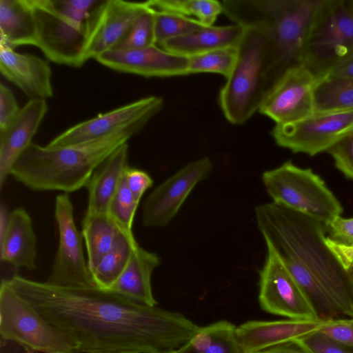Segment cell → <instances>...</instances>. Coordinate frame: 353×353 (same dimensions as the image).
Wrapping results in <instances>:
<instances>
[{
  "instance_id": "6da1fadb",
  "label": "cell",
  "mask_w": 353,
  "mask_h": 353,
  "mask_svg": "<svg viewBox=\"0 0 353 353\" xmlns=\"http://www.w3.org/2000/svg\"><path fill=\"white\" fill-rule=\"evenodd\" d=\"M9 281L65 337L75 353H170L199 328L180 313L96 285H57L19 275Z\"/></svg>"
},
{
  "instance_id": "7a4b0ae2",
  "label": "cell",
  "mask_w": 353,
  "mask_h": 353,
  "mask_svg": "<svg viewBox=\"0 0 353 353\" xmlns=\"http://www.w3.org/2000/svg\"><path fill=\"white\" fill-rule=\"evenodd\" d=\"M265 243L275 250L319 320L353 319V280L322 223L274 202L255 208Z\"/></svg>"
},
{
  "instance_id": "3957f363",
  "label": "cell",
  "mask_w": 353,
  "mask_h": 353,
  "mask_svg": "<svg viewBox=\"0 0 353 353\" xmlns=\"http://www.w3.org/2000/svg\"><path fill=\"white\" fill-rule=\"evenodd\" d=\"M323 0H223L235 24L262 33L269 48L268 90L283 72L302 63L309 34Z\"/></svg>"
},
{
  "instance_id": "277c9868",
  "label": "cell",
  "mask_w": 353,
  "mask_h": 353,
  "mask_svg": "<svg viewBox=\"0 0 353 353\" xmlns=\"http://www.w3.org/2000/svg\"><path fill=\"white\" fill-rule=\"evenodd\" d=\"M137 134L133 130L123 131L58 148L32 142L18 158L10 175L34 191L72 192L87 186L97 168Z\"/></svg>"
},
{
  "instance_id": "5b68a950",
  "label": "cell",
  "mask_w": 353,
  "mask_h": 353,
  "mask_svg": "<svg viewBox=\"0 0 353 353\" xmlns=\"http://www.w3.org/2000/svg\"><path fill=\"white\" fill-rule=\"evenodd\" d=\"M101 0H30L37 43L50 61L81 67L88 21Z\"/></svg>"
},
{
  "instance_id": "8992f818",
  "label": "cell",
  "mask_w": 353,
  "mask_h": 353,
  "mask_svg": "<svg viewBox=\"0 0 353 353\" xmlns=\"http://www.w3.org/2000/svg\"><path fill=\"white\" fill-rule=\"evenodd\" d=\"M236 50L235 65L219 92V103L225 119L241 125L259 111L268 91L270 58L266 38L251 28H245Z\"/></svg>"
},
{
  "instance_id": "52a82bcc",
  "label": "cell",
  "mask_w": 353,
  "mask_h": 353,
  "mask_svg": "<svg viewBox=\"0 0 353 353\" xmlns=\"http://www.w3.org/2000/svg\"><path fill=\"white\" fill-rule=\"evenodd\" d=\"M261 179L272 202L325 226L343 212L340 201L310 168H302L288 161L263 172Z\"/></svg>"
},
{
  "instance_id": "ba28073f",
  "label": "cell",
  "mask_w": 353,
  "mask_h": 353,
  "mask_svg": "<svg viewBox=\"0 0 353 353\" xmlns=\"http://www.w3.org/2000/svg\"><path fill=\"white\" fill-rule=\"evenodd\" d=\"M353 50V0H323L312 23L302 63L320 79Z\"/></svg>"
},
{
  "instance_id": "9c48e42d",
  "label": "cell",
  "mask_w": 353,
  "mask_h": 353,
  "mask_svg": "<svg viewBox=\"0 0 353 353\" xmlns=\"http://www.w3.org/2000/svg\"><path fill=\"white\" fill-rule=\"evenodd\" d=\"M0 334L28 350L41 353H75L65 337L12 287L0 286Z\"/></svg>"
},
{
  "instance_id": "30bf717a",
  "label": "cell",
  "mask_w": 353,
  "mask_h": 353,
  "mask_svg": "<svg viewBox=\"0 0 353 353\" xmlns=\"http://www.w3.org/2000/svg\"><path fill=\"white\" fill-rule=\"evenodd\" d=\"M353 132V108L315 112L297 122L275 125L271 134L280 147L315 156Z\"/></svg>"
},
{
  "instance_id": "8fae6325",
  "label": "cell",
  "mask_w": 353,
  "mask_h": 353,
  "mask_svg": "<svg viewBox=\"0 0 353 353\" xmlns=\"http://www.w3.org/2000/svg\"><path fill=\"white\" fill-rule=\"evenodd\" d=\"M163 107V99L160 97L140 99L70 127L46 146L77 145L127 130L138 134Z\"/></svg>"
},
{
  "instance_id": "7c38bea8",
  "label": "cell",
  "mask_w": 353,
  "mask_h": 353,
  "mask_svg": "<svg viewBox=\"0 0 353 353\" xmlns=\"http://www.w3.org/2000/svg\"><path fill=\"white\" fill-rule=\"evenodd\" d=\"M319 79L299 64L285 70L267 91L259 112L276 125L294 123L315 112V90Z\"/></svg>"
},
{
  "instance_id": "4fadbf2b",
  "label": "cell",
  "mask_w": 353,
  "mask_h": 353,
  "mask_svg": "<svg viewBox=\"0 0 353 353\" xmlns=\"http://www.w3.org/2000/svg\"><path fill=\"white\" fill-rule=\"evenodd\" d=\"M59 246L46 282L57 285H96L84 256L82 234L76 227L68 193L56 197Z\"/></svg>"
},
{
  "instance_id": "5bb4252c",
  "label": "cell",
  "mask_w": 353,
  "mask_h": 353,
  "mask_svg": "<svg viewBox=\"0 0 353 353\" xmlns=\"http://www.w3.org/2000/svg\"><path fill=\"white\" fill-rule=\"evenodd\" d=\"M266 247L265 261L259 272L261 308L290 319L319 320L277 253L269 244Z\"/></svg>"
},
{
  "instance_id": "9a60e30c",
  "label": "cell",
  "mask_w": 353,
  "mask_h": 353,
  "mask_svg": "<svg viewBox=\"0 0 353 353\" xmlns=\"http://www.w3.org/2000/svg\"><path fill=\"white\" fill-rule=\"evenodd\" d=\"M212 169V161L205 157L188 163L156 187L143 204V225L161 228L168 225L194 188L205 179Z\"/></svg>"
},
{
  "instance_id": "2e32d148",
  "label": "cell",
  "mask_w": 353,
  "mask_h": 353,
  "mask_svg": "<svg viewBox=\"0 0 353 353\" xmlns=\"http://www.w3.org/2000/svg\"><path fill=\"white\" fill-rule=\"evenodd\" d=\"M147 8V1L101 0L88 23L82 65L89 59H96L113 49Z\"/></svg>"
},
{
  "instance_id": "e0dca14e",
  "label": "cell",
  "mask_w": 353,
  "mask_h": 353,
  "mask_svg": "<svg viewBox=\"0 0 353 353\" xmlns=\"http://www.w3.org/2000/svg\"><path fill=\"white\" fill-rule=\"evenodd\" d=\"M96 60L115 71L145 77L189 74L188 57L172 53L157 45L130 50H110Z\"/></svg>"
},
{
  "instance_id": "ac0fdd59",
  "label": "cell",
  "mask_w": 353,
  "mask_h": 353,
  "mask_svg": "<svg viewBox=\"0 0 353 353\" xmlns=\"http://www.w3.org/2000/svg\"><path fill=\"white\" fill-rule=\"evenodd\" d=\"M325 322L323 320L290 319L248 321L236 327V334L243 353H260L319 330Z\"/></svg>"
},
{
  "instance_id": "d6986e66",
  "label": "cell",
  "mask_w": 353,
  "mask_h": 353,
  "mask_svg": "<svg viewBox=\"0 0 353 353\" xmlns=\"http://www.w3.org/2000/svg\"><path fill=\"white\" fill-rule=\"evenodd\" d=\"M0 71L30 99L46 100L53 96L51 68L39 57L0 44Z\"/></svg>"
},
{
  "instance_id": "ffe728a7",
  "label": "cell",
  "mask_w": 353,
  "mask_h": 353,
  "mask_svg": "<svg viewBox=\"0 0 353 353\" xmlns=\"http://www.w3.org/2000/svg\"><path fill=\"white\" fill-rule=\"evenodd\" d=\"M48 110L46 100L30 99L15 120L0 133V188L3 189L15 162L32 143V139Z\"/></svg>"
},
{
  "instance_id": "44dd1931",
  "label": "cell",
  "mask_w": 353,
  "mask_h": 353,
  "mask_svg": "<svg viewBox=\"0 0 353 353\" xmlns=\"http://www.w3.org/2000/svg\"><path fill=\"white\" fill-rule=\"evenodd\" d=\"M160 264L161 259L157 254L138 244L125 270L108 290L143 305L156 306L157 302L152 294L151 276Z\"/></svg>"
},
{
  "instance_id": "7402d4cb",
  "label": "cell",
  "mask_w": 353,
  "mask_h": 353,
  "mask_svg": "<svg viewBox=\"0 0 353 353\" xmlns=\"http://www.w3.org/2000/svg\"><path fill=\"white\" fill-rule=\"evenodd\" d=\"M0 256L16 270L37 268V236L31 216L23 208L11 212L8 231L0 242Z\"/></svg>"
},
{
  "instance_id": "603a6c76",
  "label": "cell",
  "mask_w": 353,
  "mask_h": 353,
  "mask_svg": "<svg viewBox=\"0 0 353 353\" xmlns=\"http://www.w3.org/2000/svg\"><path fill=\"white\" fill-rule=\"evenodd\" d=\"M127 143L117 148L94 171L88 184L85 213L108 214L109 205L122 179L128 163Z\"/></svg>"
},
{
  "instance_id": "cb8c5ba5",
  "label": "cell",
  "mask_w": 353,
  "mask_h": 353,
  "mask_svg": "<svg viewBox=\"0 0 353 353\" xmlns=\"http://www.w3.org/2000/svg\"><path fill=\"white\" fill-rule=\"evenodd\" d=\"M245 28L238 24L204 26L190 34L169 39L160 48L181 56L190 57L220 48H236Z\"/></svg>"
},
{
  "instance_id": "d4e9b609",
  "label": "cell",
  "mask_w": 353,
  "mask_h": 353,
  "mask_svg": "<svg viewBox=\"0 0 353 353\" xmlns=\"http://www.w3.org/2000/svg\"><path fill=\"white\" fill-rule=\"evenodd\" d=\"M0 44L12 49L34 46L37 32L30 0H0Z\"/></svg>"
},
{
  "instance_id": "484cf974",
  "label": "cell",
  "mask_w": 353,
  "mask_h": 353,
  "mask_svg": "<svg viewBox=\"0 0 353 353\" xmlns=\"http://www.w3.org/2000/svg\"><path fill=\"white\" fill-rule=\"evenodd\" d=\"M88 265L92 272L123 232L115 221L105 213H85L82 221ZM92 274V273H91Z\"/></svg>"
},
{
  "instance_id": "4316f807",
  "label": "cell",
  "mask_w": 353,
  "mask_h": 353,
  "mask_svg": "<svg viewBox=\"0 0 353 353\" xmlns=\"http://www.w3.org/2000/svg\"><path fill=\"white\" fill-rule=\"evenodd\" d=\"M236 327L222 320L199 327L176 353H243L239 343Z\"/></svg>"
},
{
  "instance_id": "83f0119b",
  "label": "cell",
  "mask_w": 353,
  "mask_h": 353,
  "mask_svg": "<svg viewBox=\"0 0 353 353\" xmlns=\"http://www.w3.org/2000/svg\"><path fill=\"white\" fill-rule=\"evenodd\" d=\"M137 245L134 237H129L121 232L110 251L91 272L96 286L110 290L125 270Z\"/></svg>"
},
{
  "instance_id": "f1b7e54d",
  "label": "cell",
  "mask_w": 353,
  "mask_h": 353,
  "mask_svg": "<svg viewBox=\"0 0 353 353\" xmlns=\"http://www.w3.org/2000/svg\"><path fill=\"white\" fill-rule=\"evenodd\" d=\"M154 10L176 13L192 18L205 26H213L217 17L223 12L221 1L216 0H150Z\"/></svg>"
},
{
  "instance_id": "f546056e",
  "label": "cell",
  "mask_w": 353,
  "mask_h": 353,
  "mask_svg": "<svg viewBox=\"0 0 353 353\" xmlns=\"http://www.w3.org/2000/svg\"><path fill=\"white\" fill-rule=\"evenodd\" d=\"M315 112L353 108V79H320L315 90Z\"/></svg>"
},
{
  "instance_id": "4dcf8cb0",
  "label": "cell",
  "mask_w": 353,
  "mask_h": 353,
  "mask_svg": "<svg viewBox=\"0 0 353 353\" xmlns=\"http://www.w3.org/2000/svg\"><path fill=\"white\" fill-rule=\"evenodd\" d=\"M237 57L236 48H220L188 57V73H216L228 79Z\"/></svg>"
},
{
  "instance_id": "1f68e13d",
  "label": "cell",
  "mask_w": 353,
  "mask_h": 353,
  "mask_svg": "<svg viewBox=\"0 0 353 353\" xmlns=\"http://www.w3.org/2000/svg\"><path fill=\"white\" fill-rule=\"evenodd\" d=\"M154 12L155 42L159 46L169 39L190 34L205 26L194 18L166 11Z\"/></svg>"
},
{
  "instance_id": "d6a6232c",
  "label": "cell",
  "mask_w": 353,
  "mask_h": 353,
  "mask_svg": "<svg viewBox=\"0 0 353 353\" xmlns=\"http://www.w3.org/2000/svg\"><path fill=\"white\" fill-rule=\"evenodd\" d=\"M154 45H156L154 12L148 3V8L137 17L123 38L112 50H136Z\"/></svg>"
},
{
  "instance_id": "836d02e7",
  "label": "cell",
  "mask_w": 353,
  "mask_h": 353,
  "mask_svg": "<svg viewBox=\"0 0 353 353\" xmlns=\"http://www.w3.org/2000/svg\"><path fill=\"white\" fill-rule=\"evenodd\" d=\"M139 204V202L135 199L129 190L123 175L110 201L108 214L129 237H134L132 232V225Z\"/></svg>"
},
{
  "instance_id": "e575fe53",
  "label": "cell",
  "mask_w": 353,
  "mask_h": 353,
  "mask_svg": "<svg viewBox=\"0 0 353 353\" xmlns=\"http://www.w3.org/2000/svg\"><path fill=\"white\" fill-rule=\"evenodd\" d=\"M295 341L310 353H353V348L336 342L319 330Z\"/></svg>"
},
{
  "instance_id": "d590c367",
  "label": "cell",
  "mask_w": 353,
  "mask_h": 353,
  "mask_svg": "<svg viewBox=\"0 0 353 353\" xmlns=\"http://www.w3.org/2000/svg\"><path fill=\"white\" fill-rule=\"evenodd\" d=\"M327 152L334 159L337 169L353 180V132L334 145Z\"/></svg>"
},
{
  "instance_id": "8d00e7d4",
  "label": "cell",
  "mask_w": 353,
  "mask_h": 353,
  "mask_svg": "<svg viewBox=\"0 0 353 353\" xmlns=\"http://www.w3.org/2000/svg\"><path fill=\"white\" fill-rule=\"evenodd\" d=\"M319 331L336 342L353 348L352 318L327 320Z\"/></svg>"
},
{
  "instance_id": "74e56055",
  "label": "cell",
  "mask_w": 353,
  "mask_h": 353,
  "mask_svg": "<svg viewBox=\"0 0 353 353\" xmlns=\"http://www.w3.org/2000/svg\"><path fill=\"white\" fill-rule=\"evenodd\" d=\"M17 101L9 88L0 83V133L6 131L20 112Z\"/></svg>"
},
{
  "instance_id": "f35d334b",
  "label": "cell",
  "mask_w": 353,
  "mask_h": 353,
  "mask_svg": "<svg viewBox=\"0 0 353 353\" xmlns=\"http://www.w3.org/2000/svg\"><path fill=\"white\" fill-rule=\"evenodd\" d=\"M328 236L334 243L347 247H353V217L335 218L325 226Z\"/></svg>"
},
{
  "instance_id": "ab89813d",
  "label": "cell",
  "mask_w": 353,
  "mask_h": 353,
  "mask_svg": "<svg viewBox=\"0 0 353 353\" xmlns=\"http://www.w3.org/2000/svg\"><path fill=\"white\" fill-rule=\"evenodd\" d=\"M124 176L129 190L139 202L145 191L153 185L151 176L144 170L138 168L128 166Z\"/></svg>"
},
{
  "instance_id": "60d3db41",
  "label": "cell",
  "mask_w": 353,
  "mask_h": 353,
  "mask_svg": "<svg viewBox=\"0 0 353 353\" xmlns=\"http://www.w3.org/2000/svg\"><path fill=\"white\" fill-rule=\"evenodd\" d=\"M321 79H353V50L333 65Z\"/></svg>"
},
{
  "instance_id": "b9f144b4",
  "label": "cell",
  "mask_w": 353,
  "mask_h": 353,
  "mask_svg": "<svg viewBox=\"0 0 353 353\" xmlns=\"http://www.w3.org/2000/svg\"><path fill=\"white\" fill-rule=\"evenodd\" d=\"M260 353H310L296 341L279 344Z\"/></svg>"
},
{
  "instance_id": "7bdbcfd3",
  "label": "cell",
  "mask_w": 353,
  "mask_h": 353,
  "mask_svg": "<svg viewBox=\"0 0 353 353\" xmlns=\"http://www.w3.org/2000/svg\"><path fill=\"white\" fill-rule=\"evenodd\" d=\"M330 245L334 248L345 265L349 267L353 264V247L337 244L328 237Z\"/></svg>"
},
{
  "instance_id": "ee69618b",
  "label": "cell",
  "mask_w": 353,
  "mask_h": 353,
  "mask_svg": "<svg viewBox=\"0 0 353 353\" xmlns=\"http://www.w3.org/2000/svg\"><path fill=\"white\" fill-rule=\"evenodd\" d=\"M10 214L6 203L2 201L0 204V242L3 239L10 221Z\"/></svg>"
},
{
  "instance_id": "f6af8a7d",
  "label": "cell",
  "mask_w": 353,
  "mask_h": 353,
  "mask_svg": "<svg viewBox=\"0 0 353 353\" xmlns=\"http://www.w3.org/2000/svg\"><path fill=\"white\" fill-rule=\"evenodd\" d=\"M350 272L353 280V265L349 267Z\"/></svg>"
},
{
  "instance_id": "bcb514c9",
  "label": "cell",
  "mask_w": 353,
  "mask_h": 353,
  "mask_svg": "<svg viewBox=\"0 0 353 353\" xmlns=\"http://www.w3.org/2000/svg\"><path fill=\"white\" fill-rule=\"evenodd\" d=\"M170 353H176L175 352H170Z\"/></svg>"
},
{
  "instance_id": "7dc6e473",
  "label": "cell",
  "mask_w": 353,
  "mask_h": 353,
  "mask_svg": "<svg viewBox=\"0 0 353 353\" xmlns=\"http://www.w3.org/2000/svg\"><path fill=\"white\" fill-rule=\"evenodd\" d=\"M352 265H353V264H352ZM351 265H350V266H351Z\"/></svg>"
}]
</instances>
